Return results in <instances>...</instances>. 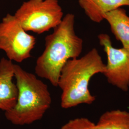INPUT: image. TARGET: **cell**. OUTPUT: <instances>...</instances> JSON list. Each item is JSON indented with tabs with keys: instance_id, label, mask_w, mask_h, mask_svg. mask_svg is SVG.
<instances>
[{
	"instance_id": "obj_1",
	"label": "cell",
	"mask_w": 129,
	"mask_h": 129,
	"mask_svg": "<svg viewBox=\"0 0 129 129\" xmlns=\"http://www.w3.org/2000/svg\"><path fill=\"white\" fill-rule=\"evenodd\" d=\"M75 17L67 14L53 32L45 38V48L36 61L35 73L57 87L61 70L68 60L78 58L83 40L75 31Z\"/></svg>"
},
{
	"instance_id": "obj_2",
	"label": "cell",
	"mask_w": 129,
	"mask_h": 129,
	"mask_svg": "<svg viewBox=\"0 0 129 129\" xmlns=\"http://www.w3.org/2000/svg\"><path fill=\"white\" fill-rule=\"evenodd\" d=\"M105 69V64L95 48L80 58L68 60L61 70L57 85L62 90L61 107L69 109L92 104L96 97L89 90V83L95 75L103 74Z\"/></svg>"
},
{
	"instance_id": "obj_3",
	"label": "cell",
	"mask_w": 129,
	"mask_h": 129,
	"mask_svg": "<svg viewBox=\"0 0 129 129\" xmlns=\"http://www.w3.org/2000/svg\"><path fill=\"white\" fill-rule=\"evenodd\" d=\"M14 75L18 88L15 105L5 112L13 124L29 125L41 120L50 107L52 98L48 86L37 76L14 64Z\"/></svg>"
},
{
	"instance_id": "obj_4",
	"label": "cell",
	"mask_w": 129,
	"mask_h": 129,
	"mask_svg": "<svg viewBox=\"0 0 129 129\" xmlns=\"http://www.w3.org/2000/svg\"><path fill=\"white\" fill-rule=\"evenodd\" d=\"M14 15L26 31L40 35L58 25L64 14L58 0H28Z\"/></svg>"
},
{
	"instance_id": "obj_5",
	"label": "cell",
	"mask_w": 129,
	"mask_h": 129,
	"mask_svg": "<svg viewBox=\"0 0 129 129\" xmlns=\"http://www.w3.org/2000/svg\"><path fill=\"white\" fill-rule=\"evenodd\" d=\"M36 38L28 33L14 15L8 14L0 23V50L8 59L21 63L31 57Z\"/></svg>"
},
{
	"instance_id": "obj_6",
	"label": "cell",
	"mask_w": 129,
	"mask_h": 129,
	"mask_svg": "<svg viewBox=\"0 0 129 129\" xmlns=\"http://www.w3.org/2000/svg\"><path fill=\"white\" fill-rule=\"evenodd\" d=\"M100 45L107 57L103 75L108 82L120 90L127 92L129 89V50L113 47L111 37L106 34L98 36Z\"/></svg>"
},
{
	"instance_id": "obj_7",
	"label": "cell",
	"mask_w": 129,
	"mask_h": 129,
	"mask_svg": "<svg viewBox=\"0 0 129 129\" xmlns=\"http://www.w3.org/2000/svg\"><path fill=\"white\" fill-rule=\"evenodd\" d=\"M14 64L5 57L0 60V110L7 111L15 105L18 88L13 82Z\"/></svg>"
},
{
	"instance_id": "obj_8",
	"label": "cell",
	"mask_w": 129,
	"mask_h": 129,
	"mask_svg": "<svg viewBox=\"0 0 129 129\" xmlns=\"http://www.w3.org/2000/svg\"><path fill=\"white\" fill-rule=\"evenodd\" d=\"M78 4L88 18L100 23L107 13L123 6H129V0H78Z\"/></svg>"
},
{
	"instance_id": "obj_9",
	"label": "cell",
	"mask_w": 129,
	"mask_h": 129,
	"mask_svg": "<svg viewBox=\"0 0 129 129\" xmlns=\"http://www.w3.org/2000/svg\"><path fill=\"white\" fill-rule=\"evenodd\" d=\"M104 20L109 24L111 31L122 47L129 50V16L124 9H118L108 13Z\"/></svg>"
},
{
	"instance_id": "obj_10",
	"label": "cell",
	"mask_w": 129,
	"mask_h": 129,
	"mask_svg": "<svg viewBox=\"0 0 129 129\" xmlns=\"http://www.w3.org/2000/svg\"><path fill=\"white\" fill-rule=\"evenodd\" d=\"M95 129H129V112L119 109L106 111L100 116Z\"/></svg>"
},
{
	"instance_id": "obj_11",
	"label": "cell",
	"mask_w": 129,
	"mask_h": 129,
	"mask_svg": "<svg viewBox=\"0 0 129 129\" xmlns=\"http://www.w3.org/2000/svg\"><path fill=\"white\" fill-rule=\"evenodd\" d=\"M95 123L87 118H78L70 120L60 129H95Z\"/></svg>"
}]
</instances>
